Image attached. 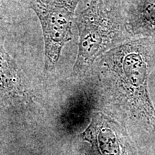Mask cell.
<instances>
[{"label":"cell","instance_id":"obj_4","mask_svg":"<svg viewBox=\"0 0 155 155\" xmlns=\"http://www.w3.org/2000/svg\"><path fill=\"white\" fill-rule=\"evenodd\" d=\"M82 138L88 144L86 155H136L125 128L104 114H94Z\"/></svg>","mask_w":155,"mask_h":155},{"label":"cell","instance_id":"obj_6","mask_svg":"<svg viewBox=\"0 0 155 155\" xmlns=\"http://www.w3.org/2000/svg\"><path fill=\"white\" fill-rule=\"evenodd\" d=\"M130 26L137 34L155 35V0H145L142 7L130 20Z\"/></svg>","mask_w":155,"mask_h":155},{"label":"cell","instance_id":"obj_1","mask_svg":"<svg viewBox=\"0 0 155 155\" xmlns=\"http://www.w3.org/2000/svg\"><path fill=\"white\" fill-rule=\"evenodd\" d=\"M140 44L129 42L111 50L103 65L119 101L155 130V109L147 88L148 65Z\"/></svg>","mask_w":155,"mask_h":155},{"label":"cell","instance_id":"obj_2","mask_svg":"<svg viewBox=\"0 0 155 155\" xmlns=\"http://www.w3.org/2000/svg\"><path fill=\"white\" fill-rule=\"evenodd\" d=\"M80 0H29L41 23L45 42V70L55 67L63 48L72 38V25Z\"/></svg>","mask_w":155,"mask_h":155},{"label":"cell","instance_id":"obj_5","mask_svg":"<svg viewBox=\"0 0 155 155\" xmlns=\"http://www.w3.org/2000/svg\"><path fill=\"white\" fill-rule=\"evenodd\" d=\"M0 94L9 100L25 96V91L15 62L0 42Z\"/></svg>","mask_w":155,"mask_h":155},{"label":"cell","instance_id":"obj_3","mask_svg":"<svg viewBox=\"0 0 155 155\" xmlns=\"http://www.w3.org/2000/svg\"><path fill=\"white\" fill-rule=\"evenodd\" d=\"M76 23L80 40L73 73L78 75L84 73L107 49L116 30L112 20L104 15L96 0L78 16Z\"/></svg>","mask_w":155,"mask_h":155}]
</instances>
